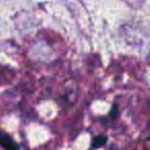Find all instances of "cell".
Listing matches in <instances>:
<instances>
[{
	"label": "cell",
	"instance_id": "1",
	"mask_svg": "<svg viewBox=\"0 0 150 150\" xmlns=\"http://www.w3.org/2000/svg\"><path fill=\"white\" fill-rule=\"evenodd\" d=\"M0 146L8 150H16L20 148V146L16 143L11 136H9L6 132L2 129H0Z\"/></svg>",
	"mask_w": 150,
	"mask_h": 150
},
{
	"label": "cell",
	"instance_id": "2",
	"mask_svg": "<svg viewBox=\"0 0 150 150\" xmlns=\"http://www.w3.org/2000/svg\"><path fill=\"white\" fill-rule=\"evenodd\" d=\"M107 141H108V137L105 135H97L93 137L92 144H91V148L92 149H97V148H101L103 146L106 145Z\"/></svg>",
	"mask_w": 150,
	"mask_h": 150
},
{
	"label": "cell",
	"instance_id": "3",
	"mask_svg": "<svg viewBox=\"0 0 150 150\" xmlns=\"http://www.w3.org/2000/svg\"><path fill=\"white\" fill-rule=\"evenodd\" d=\"M118 115H119L118 105H117V104H113L112 108H111L110 112H109V117H110L112 120H115V119L118 117Z\"/></svg>",
	"mask_w": 150,
	"mask_h": 150
}]
</instances>
